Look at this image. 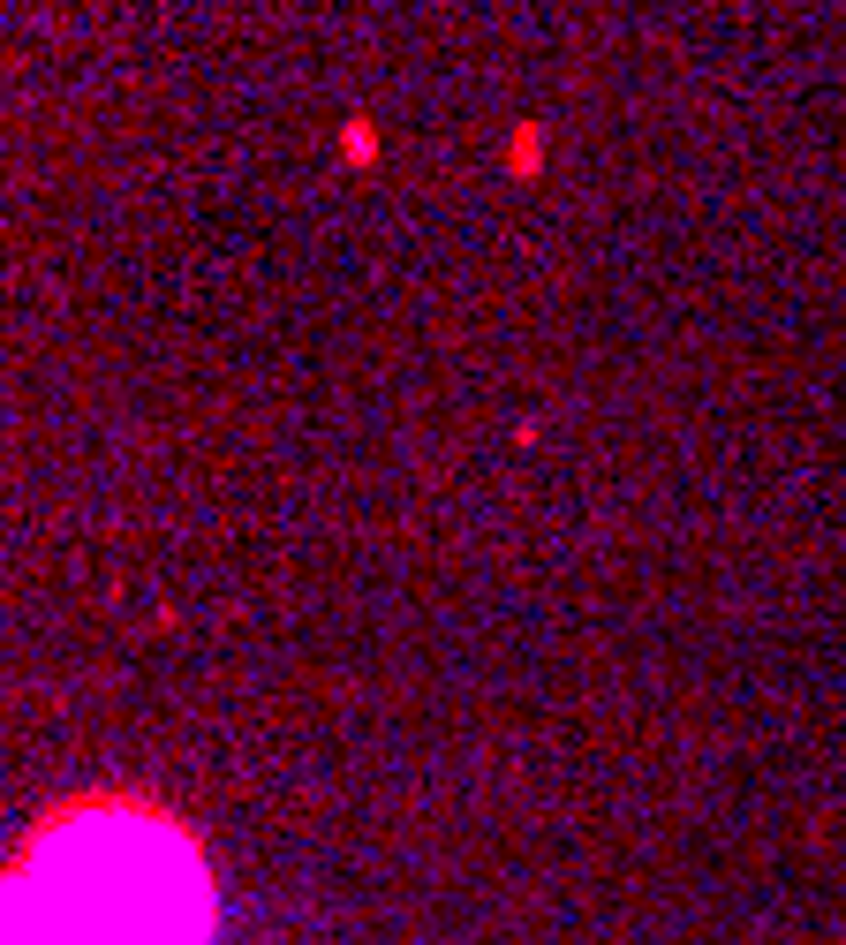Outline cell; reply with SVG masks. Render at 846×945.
<instances>
[{"mask_svg":"<svg viewBox=\"0 0 846 945\" xmlns=\"http://www.w3.org/2000/svg\"><path fill=\"white\" fill-rule=\"evenodd\" d=\"M197 832L144 794H76L0 862V945H212Z\"/></svg>","mask_w":846,"mask_h":945,"instance_id":"1","label":"cell"}]
</instances>
